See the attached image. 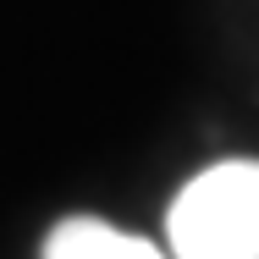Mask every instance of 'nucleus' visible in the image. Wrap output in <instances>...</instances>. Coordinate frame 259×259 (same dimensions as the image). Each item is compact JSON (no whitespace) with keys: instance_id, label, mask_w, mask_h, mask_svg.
I'll return each mask as SVG.
<instances>
[{"instance_id":"nucleus-2","label":"nucleus","mask_w":259,"mask_h":259,"mask_svg":"<svg viewBox=\"0 0 259 259\" xmlns=\"http://www.w3.org/2000/svg\"><path fill=\"white\" fill-rule=\"evenodd\" d=\"M45 259H165V254L155 243L133 237V232H116V226L89 221V215H72L45 237Z\"/></svg>"},{"instance_id":"nucleus-1","label":"nucleus","mask_w":259,"mask_h":259,"mask_svg":"<svg viewBox=\"0 0 259 259\" xmlns=\"http://www.w3.org/2000/svg\"><path fill=\"white\" fill-rule=\"evenodd\" d=\"M171 259H259V160L199 171L165 215Z\"/></svg>"}]
</instances>
